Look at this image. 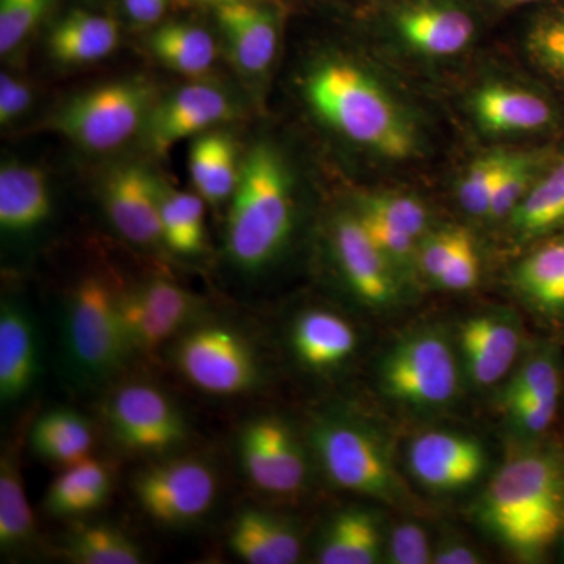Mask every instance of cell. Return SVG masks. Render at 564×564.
<instances>
[{"label": "cell", "mask_w": 564, "mask_h": 564, "mask_svg": "<svg viewBox=\"0 0 564 564\" xmlns=\"http://www.w3.org/2000/svg\"><path fill=\"white\" fill-rule=\"evenodd\" d=\"M527 296L547 310L564 307V240L534 251L516 274Z\"/></svg>", "instance_id": "836d02e7"}, {"label": "cell", "mask_w": 564, "mask_h": 564, "mask_svg": "<svg viewBox=\"0 0 564 564\" xmlns=\"http://www.w3.org/2000/svg\"><path fill=\"white\" fill-rule=\"evenodd\" d=\"M31 443L41 458L68 467L90 458L95 440L84 415L70 410H52L33 423Z\"/></svg>", "instance_id": "4316f807"}, {"label": "cell", "mask_w": 564, "mask_h": 564, "mask_svg": "<svg viewBox=\"0 0 564 564\" xmlns=\"http://www.w3.org/2000/svg\"><path fill=\"white\" fill-rule=\"evenodd\" d=\"M433 562L437 564H477L481 560L473 549L462 544H451L441 549L440 554L434 556Z\"/></svg>", "instance_id": "f907efd6"}, {"label": "cell", "mask_w": 564, "mask_h": 564, "mask_svg": "<svg viewBox=\"0 0 564 564\" xmlns=\"http://www.w3.org/2000/svg\"><path fill=\"white\" fill-rule=\"evenodd\" d=\"M206 2H217V3H221V2H226V0H206Z\"/></svg>", "instance_id": "f5cc1de1"}, {"label": "cell", "mask_w": 564, "mask_h": 564, "mask_svg": "<svg viewBox=\"0 0 564 564\" xmlns=\"http://www.w3.org/2000/svg\"><path fill=\"white\" fill-rule=\"evenodd\" d=\"M239 455L245 475L262 491L293 494L306 478L302 448L288 425L278 419L247 423L240 433Z\"/></svg>", "instance_id": "8fae6325"}, {"label": "cell", "mask_w": 564, "mask_h": 564, "mask_svg": "<svg viewBox=\"0 0 564 564\" xmlns=\"http://www.w3.org/2000/svg\"><path fill=\"white\" fill-rule=\"evenodd\" d=\"M162 191V182L139 163L111 170L102 187L111 225L133 243L150 247L163 242Z\"/></svg>", "instance_id": "7c38bea8"}, {"label": "cell", "mask_w": 564, "mask_h": 564, "mask_svg": "<svg viewBox=\"0 0 564 564\" xmlns=\"http://www.w3.org/2000/svg\"><path fill=\"white\" fill-rule=\"evenodd\" d=\"M110 470L95 458L73 464L54 481L46 494V508L55 516H80L98 510L109 497Z\"/></svg>", "instance_id": "484cf974"}, {"label": "cell", "mask_w": 564, "mask_h": 564, "mask_svg": "<svg viewBox=\"0 0 564 564\" xmlns=\"http://www.w3.org/2000/svg\"><path fill=\"white\" fill-rule=\"evenodd\" d=\"M51 214L46 176L32 165H6L0 170V228L22 234L39 228Z\"/></svg>", "instance_id": "44dd1931"}, {"label": "cell", "mask_w": 564, "mask_h": 564, "mask_svg": "<svg viewBox=\"0 0 564 564\" xmlns=\"http://www.w3.org/2000/svg\"><path fill=\"white\" fill-rule=\"evenodd\" d=\"M480 444L458 434H422L411 445L410 466L419 481L441 491L464 488L484 473Z\"/></svg>", "instance_id": "9a60e30c"}, {"label": "cell", "mask_w": 564, "mask_h": 564, "mask_svg": "<svg viewBox=\"0 0 564 564\" xmlns=\"http://www.w3.org/2000/svg\"><path fill=\"white\" fill-rule=\"evenodd\" d=\"M292 344L300 361L313 369H328L355 351L350 323L328 311H307L293 326Z\"/></svg>", "instance_id": "cb8c5ba5"}, {"label": "cell", "mask_w": 564, "mask_h": 564, "mask_svg": "<svg viewBox=\"0 0 564 564\" xmlns=\"http://www.w3.org/2000/svg\"><path fill=\"white\" fill-rule=\"evenodd\" d=\"M511 217L522 236H540L564 226V155L532 185Z\"/></svg>", "instance_id": "f546056e"}, {"label": "cell", "mask_w": 564, "mask_h": 564, "mask_svg": "<svg viewBox=\"0 0 564 564\" xmlns=\"http://www.w3.org/2000/svg\"><path fill=\"white\" fill-rule=\"evenodd\" d=\"M174 362L188 383L210 395H240L258 381L250 344L225 325L198 326L184 334L174 347Z\"/></svg>", "instance_id": "8992f818"}, {"label": "cell", "mask_w": 564, "mask_h": 564, "mask_svg": "<svg viewBox=\"0 0 564 564\" xmlns=\"http://www.w3.org/2000/svg\"><path fill=\"white\" fill-rule=\"evenodd\" d=\"M133 292L151 311L166 321L176 323L181 328L192 321L198 310L191 293L182 291L173 282L155 280Z\"/></svg>", "instance_id": "60d3db41"}, {"label": "cell", "mask_w": 564, "mask_h": 564, "mask_svg": "<svg viewBox=\"0 0 564 564\" xmlns=\"http://www.w3.org/2000/svg\"><path fill=\"white\" fill-rule=\"evenodd\" d=\"M397 25L400 35L414 50L437 57L458 54L475 33L473 18L466 11L434 3L402 11Z\"/></svg>", "instance_id": "ac0fdd59"}, {"label": "cell", "mask_w": 564, "mask_h": 564, "mask_svg": "<svg viewBox=\"0 0 564 564\" xmlns=\"http://www.w3.org/2000/svg\"><path fill=\"white\" fill-rule=\"evenodd\" d=\"M231 117V101L225 93L210 85H187L166 101L152 107L144 122L148 143L158 154H165L180 141L198 135Z\"/></svg>", "instance_id": "4fadbf2b"}, {"label": "cell", "mask_w": 564, "mask_h": 564, "mask_svg": "<svg viewBox=\"0 0 564 564\" xmlns=\"http://www.w3.org/2000/svg\"><path fill=\"white\" fill-rule=\"evenodd\" d=\"M558 400H524L508 404L516 422L530 433H541L555 419Z\"/></svg>", "instance_id": "c3c4849f"}, {"label": "cell", "mask_w": 564, "mask_h": 564, "mask_svg": "<svg viewBox=\"0 0 564 564\" xmlns=\"http://www.w3.org/2000/svg\"><path fill=\"white\" fill-rule=\"evenodd\" d=\"M500 2L508 3V6H525V3L540 2V0H500Z\"/></svg>", "instance_id": "816d5d0a"}, {"label": "cell", "mask_w": 564, "mask_h": 564, "mask_svg": "<svg viewBox=\"0 0 564 564\" xmlns=\"http://www.w3.org/2000/svg\"><path fill=\"white\" fill-rule=\"evenodd\" d=\"M462 347L467 370L481 386L497 383L514 362L518 329L497 315H481L464 323Z\"/></svg>", "instance_id": "d6986e66"}, {"label": "cell", "mask_w": 564, "mask_h": 564, "mask_svg": "<svg viewBox=\"0 0 564 564\" xmlns=\"http://www.w3.org/2000/svg\"><path fill=\"white\" fill-rule=\"evenodd\" d=\"M364 229L392 263H408L415 254V237L372 215L359 214Z\"/></svg>", "instance_id": "7bdbcfd3"}, {"label": "cell", "mask_w": 564, "mask_h": 564, "mask_svg": "<svg viewBox=\"0 0 564 564\" xmlns=\"http://www.w3.org/2000/svg\"><path fill=\"white\" fill-rule=\"evenodd\" d=\"M40 373L35 329L20 304L7 302L0 310V399L17 402L31 391Z\"/></svg>", "instance_id": "e0dca14e"}, {"label": "cell", "mask_w": 564, "mask_h": 564, "mask_svg": "<svg viewBox=\"0 0 564 564\" xmlns=\"http://www.w3.org/2000/svg\"><path fill=\"white\" fill-rule=\"evenodd\" d=\"M163 242L181 254H195L204 243V199L199 195L173 191L163 184Z\"/></svg>", "instance_id": "d6a6232c"}, {"label": "cell", "mask_w": 564, "mask_h": 564, "mask_svg": "<svg viewBox=\"0 0 564 564\" xmlns=\"http://www.w3.org/2000/svg\"><path fill=\"white\" fill-rule=\"evenodd\" d=\"M107 419L117 443L137 454H166L187 437V423L176 404L148 384L118 389Z\"/></svg>", "instance_id": "9c48e42d"}, {"label": "cell", "mask_w": 564, "mask_h": 564, "mask_svg": "<svg viewBox=\"0 0 564 564\" xmlns=\"http://www.w3.org/2000/svg\"><path fill=\"white\" fill-rule=\"evenodd\" d=\"M169 0H124L126 11L140 24H152L161 20Z\"/></svg>", "instance_id": "681fc988"}, {"label": "cell", "mask_w": 564, "mask_h": 564, "mask_svg": "<svg viewBox=\"0 0 564 564\" xmlns=\"http://www.w3.org/2000/svg\"><path fill=\"white\" fill-rule=\"evenodd\" d=\"M307 101L323 121L355 143L391 159L410 158L415 141L383 88L358 66L328 62L311 74Z\"/></svg>", "instance_id": "3957f363"}, {"label": "cell", "mask_w": 564, "mask_h": 564, "mask_svg": "<svg viewBox=\"0 0 564 564\" xmlns=\"http://www.w3.org/2000/svg\"><path fill=\"white\" fill-rule=\"evenodd\" d=\"M51 0H0V52L9 54L39 25Z\"/></svg>", "instance_id": "ab89813d"}, {"label": "cell", "mask_w": 564, "mask_h": 564, "mask_svg": "<svg viewBox=\"0 0 564 564\" xmlns=\"http://www.w3.org/2000/svg\"><path fill=\"white\" fill-rule=\"evenodd\" d=\"M511 152H491L473 163L459 184V203L475 217H488L497 185Z\"/></svg>", "instance_id": "d590c367"}, {"label": "cell", "mask_w": 564, "mask_h": 564, "mask_svg": "<svg viewBox=\"0 0 564 564\" xmlns=\"http://www.w3.org/2000/svg\"><path fill=\"white\" fill-rule=\"evenodd\" d=\"M474 110L486 131L497 133L538 131L554 118L541 96L502 84L481 88L475 95Z\"/></svg>", "instance_id": "7402d4cb"}, {"label": "cell", "mask_w": 564, "mask_h": 564, "mask_svg": "<svg viewBox=\"0 0 564 564\" xmlns=\"http://www.w3.org/2000/svg\"><path fill=\"white\" fill-rule=\"evenodd\" d=\"M217 484L206 463L176 458L144 467L133 477L132 489L141 510L155 522L184 525L198 521L210 510Z\"/></svg>", "instance_id": "52a82bcc"}, {"label": "cell", "mask_w": 564, "mask_h": 564, "mask_svg": "<svg viewBox=\"0 0 564 564\" xmlns=\"http://www.w3.org/2000/svg\"><path fill=\"white\" fill-rule=\"evenodd\" d=\"M118 24L106 14L73 11L54 25L50 51L55 61L85 65L110 55L118 46Z\"/></svg>", "instance_id": "603a6c76"}, {"label": "cell", "mask_w": 564, "mask_h": 564, "mask_svg": "<svg viewBox=\"0 0 564 564\" xmlns=\"http://www.w3.org/2000/svg\"><path fill=\"white\" fill-rule=\"evenodd\" d=\"M188 172L204 202H225L236 191L240 165L236 147L228 133H203L192 144Z\"/></svg>", "instance_id": "d4e9b609"}, {"label": "cell", "mask_w": 564, "mask_h": 564, "mask_svg": "<svg viewBox=\"0 0 564 564\" xmlns=\"http://www.w3.org/2000/svg\"><path fill=\"white\" fill-rule=\"evenodd\" d=\"M534 61L564 80V7L536 21L529 33Z\"/></svg>", "instance_id": "f35d334b"}, {"label": "cell", "mask_w": 564, "mask_h": 564, "mask_svg": "<svg viewBox=\"0 0 564 564\" xmlns=\"http://www.w3.org/2000/svg\"><path fill=\"white\" fill-rule=\"evenodd\" d=\"M381 383L400 402L417 406L448 403L458 389L454 352L437 334H415L389 352Z\"/></svg>", "instance_id": "ba28073f"}, {"label": "cell", "mask_w": 564, "mask_h": 564, "mask_svg": "<svg viewBox=\"0 0 564 564\" xmlns=\"http://www.w3.org/2000/svg\"><path fill=\"white\" fill-rule=\"evenodd\" d=\"M478 272L480 267H478L477 251H475L473 237L467 236L436 282L448 291H466L477 282Z\"/></svg>", "instance_id": "f6af8a7d"}, {"label": "cell", "mask_w": 564, "mask_h": 564, "mask_svg": "<svg viewBox=\"0 0 564 564\" xmlns=\"http://www.w3.org/2000/svg\"><path fill=\"white\" fill-rule=\"evenodd\" d=\"M314 443L326 474L340 488L380 499L395 494L391 464L369 433L348 423L329 422L315 430Z\"/></svg>", "instance_id": "30bf717a"}, {"label": "cell", "mask_w": 564, "mask_h": 564, "mask_svg": "<svg viewBox=\"0 0 564 564\" xmlns=\"http://www.w3.org/2000/svg\"><path fill=\"white\" fill-rule=\"evenodd\" d=\"M466 231L463 229H444V231L434 234L426 240L422 247L421 265L423 272L436 281L443 274L445 267L448 265L455 252L467 239Z\"/></svg>", "instance_id": "ee69618b"}, {"label": "cell", "mask_w": 564, "mask_h": 564, "mask_svg": "<svg viewBox=\"0 0 564 564\" xmlns=\"http://www.w3.org/2000/svg\"><path fill=\"white\" fill-rule=\"evenodd\" d=\"M154 90L140 79L110 82L74 96L54 117V129L88 151H110L147 122Z\"/></svg>", "instance_id": "277c9868"}, {"label": "cell", "mask_w": 564, "mask_h": 564, "mask_svg": "<svg viewBox=\"0 0 564 564\" xmlns=\"http://www.w3.org/2000/svg\"><path fill=\"white\" fill-rule=\"evenodd\" d=\"M362 214L380 218L417 239L429 225V214L417 199L403 195H375L362 204Z\"/></svg>", "instance_id": "74e56055"}, {"label": "cell", "mask_w": 564, "mask_h": 564, "mask_svg": "<svg viewBox=\"0 0 564 564\" xmlns=\"http://www.w3.org/2000/svg\"><path fill=\"white\" fill-rule=\"evenodd\" d=\"M229 547L250 564H293L302 556V541L295 530L261 510H243L237 516Z\"/></svg>", "instance_id": "ffe728a7"}, {"label": "cell", "mask_w": 564, "mask_h": 564, "mask_svg": "<svg viewBox=\"0 0 564 564\" xmlns=\"http://www.w3.org/2000/svg\"><path fill=\"white\" fill-rule=\"evenodd\" d=\"M391 558L397 564H426L433 562L430 544L421 527L404 524L392 532Z\"/></svg>", "instance_id": "bcb514c9"}, {"label": "cell", "mask_w": 564, "mask_h": 564, "mask_svg": "<svg viewBox=\"0 0 564 564\" xmlns=\"http://www.w3.org/2000/svg\"><path fill=\"white\" fill-rule=\"evenodd\" d=\"M380 530L367 511H344L334 518L323 536L322 564H373L380 558Z\"/></svg>", "instance_id": "83f0119b"}, {"label": "cell", "mask_w": 564, "mask_h": 564, "mask_svg": "<svg viewBox=\"0 0 564 564\" xmlns=\"http://www.w3.org/2000/svg\"><path fill=\"white\" fill-rule=\"evenodd\" d=\"M32 102L31 90L24 82L14 79L10 74L0 76V122L11 124L20 118Z\"/></svg>", "instance_id": "7dc6e473"}, {"label": "cell", "mask_w": 564, "mask_h": 564, "mask_svg": "<svg viewBox=\"0 0 564 564\" xmlns=\"http://www.w3.org/2000/svg\"><path fill=\"white\" fill-rule=\"evenodd\" d=\"M118 315L129 350L151 351L181 332V326L151 311L135 292L117 295Z\"/></svg>", "instance_id": "e575fe53"}, {"label": "cell", "mask_w": 564, "mask_h": 564, "mask_svg": "<svg viewBox=\"0 0 564 564\" xmlns=\"http://www.w3.org/2000/svg\"><path fill=\"white\" fill-rule=\"evenodd\" d=\"M337 261L348 284L364 302L386 306L397 296L392 262L373 243L358 215H344L334 231Z\"/></svg>", "instance_id": "5bb4252c"}, {"label": "cell", "mask_w": 564, "mask_h": 564, "mask_svg": "<svg viewBox=\"0 0 564 564\" xmlns=\"http://www.w3.org/2000/svg\"><path fill=\"white\" fill-rule=\"evenodd\" d=\"M289 180L280 152L270 144H256L240 163L226 226V248L240 269H262L288 242L293 225Z\"/></svg>", "instance_id": "6da1fadb"}, {"label": "cell", "mask_w": 564, "mask_h": 564, "mask_svg": "<svg viewBox=\"0 0 564 564\" xmlns=\"http://www.w3.org/2000/svg\"><path fill=\"white\" fill-rule=\"evenodd\" d=\"M541 155L536 152L511 154L497 185L488 217L500 218L513 214L534 184V174L541 166Z\"/></svg>", "instance_id": "8d00e7d4"}, {"label": "cell", "mask_w": 564, "mask_h": 564, "mask_svg": "<svg viewBox=\"0 0 564 564\" xmlns=\"http://www.w3.org/2000/svg\"><path fill=\"white\" fill-rule=\"evenodd\" d=\"M217 20L240 69L261 74L272 65L278 46V25L272 11L247 0H226L218 3Z\"/></svg>", "instance_id": "2e32d148"}, {"label": "cell", "mask_w": 564, "mask_h": 564, "mask_svg": "<svg viewBox=\"0 0 564 564\" xmlns=\"http://www.w3.org/2000/svg\"><path fill=\"white\" fill-rule=\"evenodd\" d=\"M560 378L547 358L533 359L514 378L507 392L508 404L524 400H558Z\"/></svg>", "instance_id": "b9f144b4"}, {"label": "cell", "mask_w": 564, "mask_h": 564, "mask_svg": "<svg viewBox=\"0 0 564 564\" xmlns=\"http://www.w3.org/2000/svg\"><path fill=\"white\" fill-rule=\"evenodd\" d=\"M65 339L74 367L93 381L111 377L131 351L122 333L117 295L101 278H85L70 293Z\"/></svg>", "instance_id": "5b68a950"}, {"label": "cell", "mask_w": 564, "mask_h": 564, "mask_svg": "<svg viewBox=\"0 0 564 564\" xmlns=\"http://www.w3.org/2000/svg\"><path fill=\"white\" fill-rule=\"evenodd\" d=\"M563 513L558 467L538 454L505 463L481 505L485 524L521 555L544 551L560 533Z\"/></svg>", "instance_id": "7a4b0ae2"}, {"label": "cell", "mask_w": 564, "mask_h": 564, "mask_svg": "<svg viewBox=\"0 0 564 564\" xmlns=\"http://www.w3.org/2000/svg\"><path fill=\"white\" fill-rule=\"evenodd\" d=\"M65 555L77 564H140L143 552L117 527L82 524L70 532Z\"/></svg>", "instance_id": "1f68e13d"}, {"label": "cell", "mask_w": 564, "mask_h": 564, "mask_svg": "<svg viewBox=\"0 0 564 564\" xmlns=\"http://www.w3.org/2000/svg\"><path fill=\"white\" fill-rule=\"evenodd\" d=\"M35 536L33 518L21 467L11 455L0 462V549L13 552L31 543Z\"/></svg>", "instance_id": "4dcf8cb0"}, {"label": "cell", "mask_w": 564, "mask_h": 564, "mask_svg": "<svg viewBox=\"0 0 564 564\" xmlns=\"http://www.w3.org/2000/svg\"><path fill=\"white\" fill-rule=\"evenodd\" d=\"M151 50L170 69L185 76H202L215 61L214 39L198 25L170 22L151 36Z\"/></svg>", "instance_id": "f1b7e54d"}]
</instances>
